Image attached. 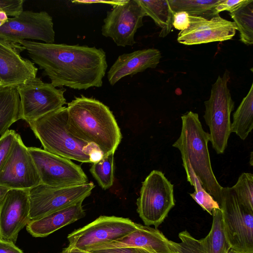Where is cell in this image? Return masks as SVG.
<instances>
[{"mask_svg":"<svg viewBox=\"0 0 253 253\" xmlns=\"http://www.w3.org/2000/svg\"><path fill=\"white\" fill-rule=\"evenodd\" d=\"M95 187L92 182L67 187L40 184L29 190L31 220L84 201Z\"/></svg>","mask_w":253,"mask_h":253,"instance_id":"30bf717a","label":"cell"},{"mask_svg":"<svg viewBox=\"0 0 253 253\" xmlns=\"http://www.w3.org/2000/svg\"><path fill=\"white\" fill-rule=\"evenodd\" d=\"M19 43L55 87L81 90L102 86L107 68L106 53L102 48L27 40Z\"/></svg>","mask_w":253,"mask_h":253,"instance_id":"6da1fadb","label":"cell"},{"mask_svg":"<svg viewBox=\"0 0 253 253\" xmlns=\"http://www.w3.org/2000/svg\"><path fill=\"white\" fill-rule=\"evenodd\" d=\"M43 149L81 163H91L84 152L88 142L74 136L69 130L67 107L50 112L28 123Z\"/></svg>","mask_w":253,"mask_h":253,"instance_id":"277c9868","label":"cell"},{"mask_svg":"<svg viewBox=\"0 0 253 253\" xmlns=\"http://www.w3.org/2000/svg\"><path fill=\"white\" fill-rule=\"evenodd\" d=\"M92 253H151L144 249L135 247H122L95 250Z\"/></svg>","mask_w":253,"mask_h":253,"instance_id":"836d02e7","label":"cell"},{"mask_svg":"<svg viewBox=\"0 0 253 253\" xmlns=\"http://www.w3.org/2000/svg\"><path fill=\"white\" fill-rule=\"evenodd\" d=\"M17 133L8 129L0 136V168L7 157Z\"/></svg>","mask_w":253,"mask_h":253,"instance_id":"f546056e","label":"cell"},{"mask_svg":"<svg viewBox=\"0 0 253 253\" xmlns=\"http://www.w3.org/2000/svg\"><path fill=\"white\" fill-rule=\"evenodd\" d=\"M144 11L161 29L160 37H165L171 31L173 14L168 0H137Z\"/></svg>","mask_w":253,"mask_h":253,"instance_id":"603a6c76","label":"cell"},{"mask_svg":"<svg viewBox=\"0 0 253 253\" xmlns=\"http://www.w3.org/2000/svg\"><path fill=\"white\" fill-rule=\"evenodd\" d=\"M231 132L243 140H245L253 128V84L233 115Z\"/></svg>","mask_w":253,"mask_h":253,"instance_id":"cb8c5ba5","label":"cell"},{"mask_svg":"<svg viewBox=\"0 0 253 253\" xmlns=\"http://www.w3.org/2000/svg\"><path fill=\"white\" fill-rule=\"evenodd\" d=\"M24 50L19 43L0 38L1 87H17L37 77L34 63L20 55Z\"/></svg>","mask_w":253,"mask_h":253,"instance_id":"e0dca14e","label":"cell"},{"mask_svg":"<svg viewBox=\"0 0 253 253\" xmlns=\"http://www.w3.org/2000/svg\"><path fill=\"white\" fill-rule=\"evenodd\" d=\"M20 119V97L16 87L0 88V136Z\"/></svg>","mask_w":253,"mask_h":253,"instance_id":"7402d4cb","label":"cell"},{"mask_svg":"<svg viewBox=\"0 0 253 253\" xmlns=\"http://www.w3.org/2000/svg\"><path fill=\"white\" fill-rule=\"evenodd\" d=\"M223 0H168L173 12L183 11L189 16L207 19L216 16L215 7Z\"/></svg>","mask_w":253,"mask_h":253,"instance_id":"d4e9b609","label":"cell"},{"mask_svg":"<svg viewBox=\"0 0 253 253\" xmlns=\"http://www.w3.org/2000/svg\"><path fill=\"white\" fill-rule=\"evenodd\" d=\"M68 126L77 138L95 144L104 156L114 153L122 135L109 108L100 101L83 95L68 103Z\"/></svg>","mask_w":253,"mask_h":253,"instance_id":"7a4b0ae2","label":"cell"},{"mask_svg":"<svg viewBox=\"0 0 253 253\" xmlns=\"http://www.w3.org/2000/svg\"><path fill=\"white\" fill-rule=\"evenodd\" d=\"M218 205L231 249L239 253H253V212L239 203L231 187H222Z\"/></svg>","mask_w":253,"mask_h":253,"instance_id":"52a82bcc","label":"cell"},{"mask_svg":"<svg viewBox=\"0 0 253 253\" xmlns=\"http://www.w3.org/2000/svg\"><path fill=\"white\" fill-rule=\"evenodd\" d=\"M0 38L18 43L26 39L53 43L55 32L52 18L44 11L23 10L17 16L8 18L0 28Z\"/></svg>","mask_w":253,"mask_h":253,"instance_id":"5bb4252c","label":"cell"},{"mask_svg":"<svg viewBox=\"0 0 253 253\" xmlns=\"http://www.w3.org/2000/svg\"><path fill=\"white\" fill-rule=\"evenodd\" d=\"M212 215L211 227L205 238L198 240L184 230L178 234L180 242L170 240L176 253H229L231 247L225 234L220 209L213 210Z\"/></svg>","mask_w":253,"mask_h":253,"instance_id":"ac0fdd59","label":"cell"},{"mask_svg":"<svg viewBox=\"0 0 253 253\" xmlns=\"http://www.w3.org/2000/svg\"><path fill=\"white\" fill-rule=\"evenodd\" d=\"M162 55L156 48L138 50L120 55L107 73L108 80L111 85L127 76H133L148 68H155Z\"/></svg>","mask_w":253,"mask_h":253,"instance_id":"ffe728a7","label":"cell"},{"mask_svg":"<svg viewBox=\"0 0 253 253\" xmlns=\"http://www.w3.org/2000/svg\"><path fill=\"white\" fill-rule=\"evenodd\" d=\"M181 118L180 134L172 146L179 150L184 169L193 171L204 189L218 204L223 187L212 169L208 147L210 134L203 129L197 113L189 111Z\"/></svg>","mask_w":253,"mask_h":253,"instance_id":"3957f363","label":"cell"},{"mask_svg":"<svg viewBox=\"0 0 253 253\" xmlns=\"http://www.w3.org/2000/svg\"><path fill=\"white\" fill-rule=\"evenodd\" d=\"M107 13L101 33L117 45L125 47L136 43L134 35L143 25L146 14L137 0H124Z\"/></svg>","mask_w":253,"mask_h":253,"instance_id":"4fadbf2b","label":"cell"},{"mask_svg":"<svg viewBox=\"0 0 253 253\" xmlns=\"http://www.w3.org/2000/svg\"><path fill=\"white\" fill-rule=\"evenodd\" d=\"M188 27L180 31L177 41L185 45H195L231 40L235 36L237 26L234 22L219 15L210 19L189 16Z\"/></svg>","mask_w":253,"mask_h":253,"instance_id":"2e32d148","label":"cell"},{"mask_svg":"<svg viewBox=\"0 0 253 253\" xmlns=\"http://www.w3.org/2000/svg\"><path fill=\"white\" fill-rule=\"evenodd\" d=\"M114 153L104 156L97 162L93 163L89 171L103 189H109L114 181Z\"/></svg>","mask_w":253,"mask_h":253,"instance_id":"4316f807","label":"cell"},{"mask_svg":"<svg viewBox=\"0 0 253 253\" xmlns=\"http://www.w3.org/2000/svg\"><path fill=\"white\" fill-rule=\"evenodd\" d=\"M40 184L41 179L33 159L17 133L0 168V185L9 189L29 190Z\"/></svg>","mask_w":253,"mask_h":253,"instance_id":"7c38bea8","label":"cell"},{"mask_svg":"<svg viewBox=\"0 0 253 253\" xmlns=\"http://www.w3.org/2000/svg\"><path fill=\"white\" fill-rule=\"evenodd\" d=\"M189 14L183 11L173 12L172 27L180 31L186 29L189 25Z\"/></svg>","mask_w":253,"mask_h":253,"instance_id":"d6a6232c","label":"cell"},{"mask_svg":"<svg viewBox=\"0 0 253 253\" xmlns=\"http://www.w3.org/2000/svg\"><path fill=\"white\" fill-rule=\"evenodd\" d=\"M60 253H92L90 251L81 250L72 246L68 245V247L63 249Z\"/></svg>","mask_w":253,"mask_h":253,"instance_id":"8d00e7d4","label":"cell"},{"mask_svg":"<svg viewBox=\"0 0 253 253\" xmlns=\"http://www.w3.org/2000/svg\"><path fill=\"white\" fill-rule=\"evenodd\" d=\"M0 253H24L15 244L0 239Z\"/></svg>","mask_w":253,"mask_h":253,"instance_id":"e575fe53","label":"cell"},{"mask_svg":"<svg viewBox=\"0 0 253 253\" xmlns=\"http://www.w3.org/2000/svg\"><path fill=\"white\" fill-rule=\"evenodd\" d=\"M10 189L0 185V204Z\"/></svg>","mask_w":253,"mask_h":253,"instance_id":"f35d334b","label":"cell"},{"mask_svg":"<svg viewBox=\"0 0 253 253\" xmlns=\"http://www.w3.org/2000/svg\"><path fill=\"white\" fill-rule=\"evenodd\" d=\"M122 1V0H112V1H102V0H74L72 2L76 4H92L93 3H103L110 4L112 6H114L119 4Z\"/></svg>","mask_w":253,"mask_h":253,"instance_id":"d590c367","label":"cell"},{"mask_svg":"<svg viewBox=\"0 0 253 253\" xmlns=\"http://www.w3.org/2000/svg\"><path fill=\"white\" fill-rule=\"evenodd\" d=\"M29 190L10 189L0 204V239L15 244L31 220Z\"/></svg>","mask_w":253,"mask_h":253,"instance_id":"9a60e30c","label":"cell"},{"mask_svg":"<svg viewBox=\"0 0 253 253\" xmlns=\"http://www.w3.org/2000/svg\"><path fill=\"white\" fill-rule=\"evenodd\" d=\"M137 224L128 218L101 215L70 233L69 245L87 251L116 241L135 229Z\"/></svg>","mask_w":253,"mask_h":253,"instance_id":"9c48e42d","label":"cell"},{"mask_svg":"<svg viewBox=\"0 0 253 253\" xmlns=\"http://www.w3.org/2000/svg\"><path fill=\"white\" fill-rule=\"evenodd\" d=\"M28 149L37 169L41 183L53 187H67L88 182L81 166L71 160L43 149L29 147Z\"/></svg>","mask_w":253,"mask_h":253,"instance_id":"8fae6325","label":"cell"},{"mask_svg":"<svg viewBox=\"0 0 253 253\" xmlns=\"http://www.w3.org/2000/svg\"><path fill=\"white\" fill-rule=\"evenodd\" d=\"M229 80L227 70L222 77L219 75L212 85L209 99L204 102V118L210 128L212 147L218 154L224 153L231 133L230 115L234 102L227 86Z\"/></svg>","mask_w":253,"mask_h":253,"instance_id":"5b68a950","label":"cell"},{"mask_svg":"<svg viewBox=\"0 0 253 253\" xmlns=\"http://www.w3.org/2000/svg\"><path fill=\"white\" fill-rule=\"evenodd\" d=\"M122 247L139 248L151 253H176L170 240L162 232L138 223L135 229L122 238L99 246L93 250Z\"/></svg>","mask_w":253,"mask_h":253,"instance_id":"d6986e66","label":"cell"},{"mask_svg":"<svg viewBox=\"0 0 253 253\" xmlns=\"http://www.w3.org/2000/svg\"><path fill=\"white\" fill-rule=\"evenodd\" d=\"M250 165L251 166H253V152H251V159H250Z\"/></svg>","mask_w":253,"mask_h":253,"instance_id":"ab89813d","label":"cell"},{"mask_svg":"<svg viewBox=\"0 0 253 253\" xmlns=\"http://www.w3.org/2000/svg\"><path fill=\"white\" fill-rule=\"evenodd\" d=\"M136 205L144 223L158 227L175 206L173 185L162 171L152 170L142 183Z\"/></svg>","mask_w":253,"mask_h":253,"instance_id":"8992f818","label":"cell"},{"mask_svg":"<svg viewBox=\"0 0 253 253\" xmlns=\"http://www.w3.org/2000/svg\"><path fill=\"white\" fill-rule=\"evenodd\" d=\"M250 0H223L215 7L217 14L225 10L231 12L248 3Z\"/></svg>","mask_w":253,"mask_h":253,"instance_id":"1f68e13d","label":"cell"},{"mask_svg":"<svg viewBox=\"0 0 253 253\" xmlns=\"http://www.w3.org/2000/svg\"><path fill=\"white\" fill-rule=\"evenodd\" d=\"M21 119L29 123L55 111L66 103L65 89L57 88L40 78L31 79L17 86Z\"/></svg>","mask_w":253,"mask_h":253,"instance_id":"ba28073f","label":"cell"},{"mask_svg":"<svg viewBox=\"0 0 253 253\" xmlns=\"http://www.w3.org/2000/svg\"><path fill=\"white\" fill-rule=\"evenodd\" d=\"M8 18L6 13L0 10V28L8 21Z\"/></svg>","mask_w":253,"mask_h":253,"instance_id":"74e56055","label":"cell"},{"mask_svg":"<svg viewBox=\"0 0 253 253\" xmlns=\"http://www.w3.org/2000/svg\"><path fill=\"white\" fill-rule=\"evenodd\" d=\"M229 253H238L237 252H235V251L233 250L232 249H230Z\"/></svg>","mask_w":253,"mask_h":253,"instance_id":"60d3db41","label":"cell"},{"mask_svg":"<svg viewBox=\"0 0 253 253\" xmlns=\"http://www.w3.org/2000/svg\"><path fill=\"white\" fill-rule=\"evenodd\" d=\"M231 188L239 203L253 212V174L248 172L242 173L236 183Z\"/></svg>","mask_w":253,"mask_h":253,"instance_id":"f1b7e54d","label":"cell"},{"mask_svg":"<svg viewBox=\"0 0 253 253\" xmlns=\"http://www.w3.org/2000/svg\"><path fill=\"white\" fill-rule=\"evenodd\" d=\"M1 83H0V88H1Z\"/></svg>","mask_w":253,"mask_h":253,"instance_id":"b9f144b4","label":"cell"},{"mask_svg":"<svg viewBox=\"0 0 253 253\" xmlns=\"http://www.w3.org/2000/svg\"><path fill=\"white\" fill-rule=\"evenodd\" d=\"M187 181L194 188V192L190 195L204 210L211 215L214 209H220L217 202L203 188L199 179L190 168L185 169Z\"/></svg>","mask_w":253,"mask_h":253,"instance_id":"83f0119b","label":"cell"},{"mask_svg":"<svg viewBox=\"0 0 253 253\" xmlns=\"http://www.w3.org/2000/svg\"><path fill=\"white\" fill-rule=\"evenodd\" d=\"M24 0H0V10L8 16L15 17L23 11Z\"/></svg>","mask_w":253,"mask_h":253,"instance_id":"4dcf8cb0","label":"cell"},{"mask_svg":"<svg viewBox=\"0 0 253 253\" xmlns=\"http://www.w3.org/2000/svg\"><path fill=\"white\" fill-rule=\"evenodd\" d=\"M83 201H81L43 217L31 220L26 225L27 231L34 237H44L74 222L85 215Z\"/></svg>","mask_w":253,"mask_h":253,"instance_id":"44dd1931","label":"cell"},{"mask_svg":"<svg viewBox=\"0 0 253 253\" xmlns=\"http://www.w3.org/2000/svg\"><path fill=\"white\" fill-rule=\"evenodd\" d=\"M240 33V40L247 45L253 43V0L230 12Z\"/></svg>","mask_w":253,"mask_h":253,"instance_id":"484cf974","label":"cell"}]
</instances>
